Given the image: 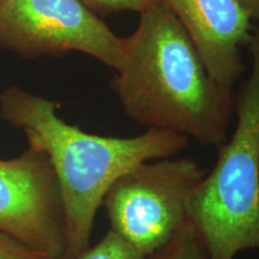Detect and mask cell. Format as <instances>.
Wrapping results in <instances>:
<instances>
[{"mask_svg": "<svg viewBox=\"0 0 259 259\" xmlns=\"http://www.w3.org/2000/svg\"><path fill=\"white\" fill-rule=\"evenodd\" d=\"M111 88L125 115L147 128L166 130L220 148L234 114L233 89L216 82L178 18L157 0L122 37Z\"/></svg>", "mask_w": 259, "mask_h": 259, "instance_id": "1", "label": "cell"}, {"mask_svg": "<svg viewBox=\"0 0 259 259\" xmlns=\"http://www.w3.org/2000/svg\"><path fill=\"white\" fill-rule=\"evenodd\" d=\"M0 118L21 130L28 147L46 154L53 167L65 216L64 259H76L89 247L96 213L121 174L142 162L177 156L190 142L157 128L124 138L88 134L64 121L56 102L18 87L0 94Z\"/></svg>", "mask_w": 259, "mask_h": 259, "instance_id": "2", "label": "cell"}, {"mask_svg": "<svg viewBox=\"0 0 259 259\" xmlns=\"http://www.w3.org/2000/svg\"><path fill=\"white\" fill-rule=\"evenodd\" d=\"M251 72L234 94L236 124L189 205L209 259L259 252V21L248 44Z\"/></svg>", "mask_w": 259, "mask_h": 259, "instance_id": "3", "label": "cell"}, {"mask_svg": "<svg viewBox=\"0 0 259 259\" xmlns=\"http://www.w3.org/2000/svg\"><path fill=\"white\" fill-rule=\"evenodd\" d=\"M206 171L193 157L158 158L132 167L103 198L109 229L149 257L190 221V200Z\"/></svg>", "mask_w": 259, "mask_h": 259, "instance_id": "4", "label": "cell"}, {"mask_svg": "<svg viewBox=\"0 0 259 259\" xmlns=\"http://www.w3.org/2000/svg\"><path fill=\"white\" fill-rule=\"evenodd\" d=\"M0 47L23 58L79 52L115 70L122 37L80 0H3Z\"/></svg>", "mask_w": 259, "mask_h": 259, "instance_id": "5", "label": "cell"}, {"mask_svg": "<svg viewBox=\"0 0 259 259\" xmlns=\"http://www.w3.org/2000/svg\"><path fill=\"white\" fill-rule=\"evenodd\" d=\"M0 231L53 259H64L66 231L63 200L47 155L28 147L0 160Z\"/></svg>", "mask_w": 259, "mask_h": 259, "instance_id": "6", "label": "cell"}, {"mask_svg": "<svg viewBox=\"0 0 259 259\" xmlns=\"http://www.w3.org/2000/svg\"><path fill=\"white\" fill-rule=\"evenodd\" d=\"M198 50L216 82L233 89L245 71L241 48L253 23L240 0H163Z\"/></svg>", "mask_w": 259, "mask_h": 259, "instance_id": "7", "label": "cell"}, {"mask_svg": "<svg viewBox=\"0 0 259 259\" xmlns=\"http://www.w3.org/2000/svg\"><path fill=\"white\" fill-rule=\"evenodd\" d=\"M147 259H209L206 248L191 221L171 240Z\"/></svg>", "mask_w": 259, "mask_h": 259, "instance_id": "8", "label": "cell"}, {"mask_svg": "<svg viewBox=\"0 0 259 259\" xmlns=\"http://www.w3.org/2000/svg\"><path fill=\"white\" fill-rule=\"evenodd\" d=\"M76 259H147V257L109 229L95 246H89Z\"/></svg>", "mask_w": 259, "mask_h": 259, "instance_id": "9", "label": "cell"}, {"mask_svg": "<svg viewBox=\"0 0 259 259\" xmlns=\"http://www.w3.org/2000/svg\"><path fill=\"white\" fill-rule=\"evenodd\" d=\"M89 10L99 17L131 11L141 14L143 10L153 5L157 0H80Z\"/></svg>", "mask_w": 259, "mask_h": 259, "instance_id": "10", "label": "cell"}, {"mask_svg": "<svg viewBox=\"0 0 259 259\" xmlns=\"http://www.w3.org/2000/svg\"><path fill=\"white\" fill-rule=\"evenodd\" d=\"M0 259H53L45 252H41L14 236L0 231Z\"/></svg>", "mask_w": 259, "mask_h": 259, "instance_id": "11", "label": "cell"}, {"mask_svg": "<svg viewBox=\"0 0 259 259\" xmlns=\"http://www.w3.org/2000/svg\"><path fill=\"white\" fill-rule=\"evenodd\" d=\"M242 6L247 10L252 21H259V0H240Z\"/></svg>", "mask_w": 259, "mask_h": 259, "instance_id": "12", "label": "cell"}, {"mask_svg": "<svg viewBox=\"0 0 259 259\" xmlns=\"http://www.w3.org/2000/svg\"><path fill=\"white\" fill-rule=\"evenodd\" d=\"M3 2V0H0V3H2Z\"/></svg>", "mask_w": 259, "mask_h": 259, "instance_id": "13", "label": "cell"}]
</instances>
